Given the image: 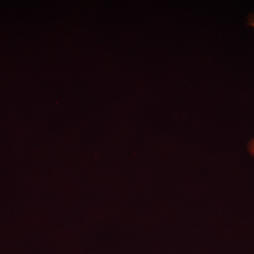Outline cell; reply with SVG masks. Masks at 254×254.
Returning <instances> with one entry per match:
<instances>
[{
  "mask_svg": "<svg viewBox=\"0 0 254 254\" xmlns=\"http://www.w3.org/2000/svg\"><path fill=\"white\" fill-rule=\"evenodd\" d=\"M248 25L254 29V13L250 14L248 16ZM248 150L250 153L254 156V139L251 140L248 144Z\"/></svg>",
  "mask_w": 254,
  "mask_h": 254,
  "instance_id": "obj_1",
  "label": "cell"
}]
</instances>
